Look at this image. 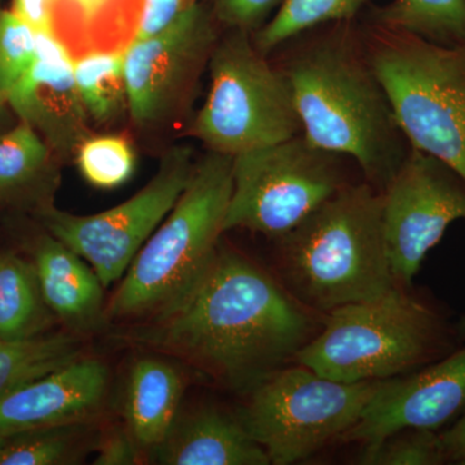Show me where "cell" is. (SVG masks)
Masks as SVG:
<instances>
[{
  "label": "cell",
  "mask_w": 465,
  "mask_h": 465,
  "mask_svg": "<svg viewBox=\"0 0 465 465\" xmlns=\"http://www.w3.org/2000/svg\"><path fill=\"white\" fill-rule=\"evenodd\" d=\"M137 326L128 339L182 358L238 391H252L282 369L313 332L292 296L255 262L225 247L179 307Z\"/></svg>",
  "instance_id": "obj_1"
},
{
  "label": "cell",
  "mask_w": 465,
  "mask_h": 465,
  "mask_svg": "<svg viewBox=\"0 0 465 465\" xmlns=\"http://www.w3.org/2000/svg\"><path fill=\"white\" fill-rule=\"evenodd\" d=\"M292 92L302 136L317 148L356 161L382 191L410 146L362 38L336 29L298 48L281 67Z\"/></svg>",
  "instance_id": "obj_2"
},
{
  "label": "cell",
  "mask_w": 465,
  "mask_h": 465,
  "mask_svg": "<svg viewBox=\"0 0 465 465\" xmlns=\"http://www.w3.org/2000/svg\"><path fill=\"white\" fill-rule=\"evenodd\" d=\"M277 241L284 281L307 307L331 312L399 286L385 249L381 192L367 182L345 183Z\"/></svg>",
  "instance_id": "obj_3"
},
{
  "label": "cell",
  "mask_w": 465,
  "mask_h": 465,
  "mask_svg": "<svg viewBox=\"0 0 465 465\" xmlns=\"http://www.w3.org/2000/svg\"><path fill=\"white\" fill-rule=\"evenodd\" d=\"M232 191V157L208 152L106 302L108 322H153L191 295L216 258Z\"/></svg>",
  "instance_id": "obj_4"
},
{
  "label": "cell",
  "mask_w": 465,
  "mask_h": 465,
  "mask_svg": "<svg viewBox=\"0 0 465 465\" xmlns=\"http://www.w3.org/2000/svg\"><path fill=\"white\" fill-rule=\"evenodd\" d=\"M460 339L458 324L436 305L397 286L371 302L333 309L296 360L332 381H381L448 356Z\"/></svg>",
  "instance_id": "obj_5"
},
{
  "label": "cell",
  "mask_w": 465,
  "mask_h": 465,
  "mask_svg": "<svg viewBox=\"0 0 465 465\" xmlns=\"http://www.w3.org/2000/svg\"><path fill=\"white\" fill-rule=\"evenodd\" d=\"M361 38L410 146L465 180V43L439 45L379 21Z\"/></svg>",
  "instance_id": "obj_6"
},
{
  "label": "cell",
  "mask_w": 465,
  "mask_h": 465,
  "mask_svg": "<svg viewBox=\"0 0 465 465\" xmlns=\"http://www.w3.org/2000/svg\"><path fill=\"white\" fill-rule=\"evenodd\" d=\"M211 54L210 90L193 134L208 152L243 154L302 134L283 70L272 65L250 33L229 30Z\"/></svg>",
  "instance_id": "obj_7"
},
{
  "label": "cell",
  "mask_w": 465,
  "mask_h": 465,
  "mask_svg": "<svg viewBox=\"0 0 465 465\" xmlns=\"http://www.w3.org/2000/svg\"><path fill=\"white\" fill-rule=\"evenodd\" d=\"M379 382L336 381L302 365L282 367L250 391L238 416L271 464L298 463L353 428Z\"/></svg>",
  "instance_id": "obj_8"
},
{
  "label": "cell",
  "mask_w": 465,
  "mask_h": 465,
  "mask_svg": "<svg viewBox=\"0 0 465 465\" xmlns=\"http://www.w3.org/2000/svg\"><path fill=\"white\" fill-rule=\"evenodd\" d=\"M339 158L302 134L235 155L224 231L280 240L347 183Z\"/></svg>",
  "instance_id": "obj_9"
},
{
  "label": "cell",
  "mask_w": 465,
  "mask_h": 465,
  "mask_svg": "<svg viewBox=\"0 0 465 465\" xmlns=\"http://www.w3.org/2000/svg\"><path fill=\"white\" fill-rule=\"evenodd\" d=\"M195 162L189 146H174L161 159L157 173L118 206L79 216L50 206L33 219L78 253L99 275L104 287L122 280L191 182Z\"/></svg>",
  "instance_id": "obj_10"
},
{
  "label": "cell",
  "mask_w": 465,
  "mask_h": 465,
  "mask_svg": "<svg viewBox=\"0 0 465 465\" xmlns=\"http://www.w3.org/2000/svg\"><path fill=\"white\" fill-rule=\"evenodd\" d=\"M381 192L391 274L399 286L409 289L449 226L465 220V180L445 162L410 148Z\"/></svg>",
  "instance_id": "obj_11"
},
{
  "label": "cell",
  "mask_w": 465,
  "mask_h": 465,
  "mask_svg": "<svg viewBox=\"0 0 465 465\" xmlns=\"http://www.w3.org/2000/svg\"><path fill=\"white\" fill-rule=\"evenodd\" d=\"M215 23L195 3L166 32L125 48L128 112L139 127L164 124L185 108L215 48Z\"/></svg>",
  "instance_id": "obj_12"
},
{
  "label": "cell",
  "mask_w": 465,
  "mask_h": 465,
  "mask_svg": "<svg viewBox=\"0 0 465 465\" xmlns=\"http://www.w3.org/2000/svg\"><path fill=\"white\" fill-rule=\"evenodd\" d=\"M464 412L465 347L379 382L360 420L341 440L369 445L407 428L440 432Z\"/></svg>",
  "instance_id": "obj_13"
},
{
  "label": "cell",
  "mask_w": 465,
  "mask_h": 465,
  "mask_svg": "<svg viewBox=\"0 0 465 465\" xmlns=\"http://www.w3.org/2000/svg\"><path fill=\"white\" fill-rule=\"evenodd\" d=\"M18 121L41 134L61 161L75 158L92 133L74 78V58L56 36L36 33V58L5 94Z\"/></svg>",
  "instance_id": "obj_14"
},
{
  "label": "cell",
  "mask_w": 465,
  "mask_h": 465,
  "mask_svg": "<svg viewBox=\"0 0 465 465\" xmlns=\"http://www.w3.org/2000/svg\"><path fill=\"white\" fill-rule=\"evenodd\" d=\"M110 375L97 358L74 362L0 399V434L38 428L91 423L103 410Z\"/></svg>",
  "instance_id": "obj_15"
},
{
  "label": "cell",
  "mask_w": 465,
  "mask_h": 465,
  "mask_svg": "<svg viewBox=\"0 0 465 465\" xmlns=\"http://www.w3.org/2000/svg\"><path fill=\"white\" fill-rule=\"evenodd\" d=\"M39 231L24 240L43 298L64 329L85 335L108 322L103 282L90 264L50 232Z\"/></svg>",
  "instance_id": "obj_16"
},
{
  "label": "cell",
  "mask_w": 465,
  "mask_h": 465,
  "mask_svg": "<svg viewBox=\"0 0 465 465\" xmlns=\"http://www.w3.org/2000/svg\"><path fill=\"white\" fill-rule=\"evenodd\" d=\"M153 457L166 465H268L264 449L251 437L240 416L202 407L177 418Z\"/></svg>",
  "instance_id": "obj_17"
},
{
  "label": "cell",
  "mask_w": 465,
  "mask_h": 465,
  "mask_svg": "<svg viewBox=\"0 0 465 465\" xmlns=\"http://www.w3.org/2000/svg\"><path fill=\"white\" fill-rule=\"evenodd\" d=\"M61 162L41 134L24 122L0 134V210L33 217L54 206Z\"/></svg>",
  "instance_id": "obj_18"
},
{
  "label": "cell",
  "mask_w": 465,
  "mask_h": 465,
  "mask_svg": "<svg viewBox=\"0 0 465 465\" xmlns=\"http://www.w3.org/2000/svg\"><path fill=\"white\" fill-rule=\"evenodd\" d=\"M185 391L179 370L162 358L134 361L124 396V421L143 454H153L173 430Z\"/></svg>",
  "instance_id": "obj_19"
},
{
  "label": "cell",
  "mask_w": 465,
  "mask_h": 465,
  "mask_svg": "<svg viewBox=\"0 0 465 465\" xmlns=\"http://www.w3.org/2000/svg\"><path fill=\"white\" fill-rule=\"evenodd\" d=\"M58 5L54 36L73 58L91 51L124 52L136 33L137 20L124 14L118 0H65Z\"/></svg>",
  "instance_id": "obj_20"
},
{
  "label": "cell",
  "mask_w": 465,
  "mask_h": 465,
  "mask_svg": "<svg viewBox=\"0 0 465 465\" xmlns=\"http://www.w3.org/2000/svg\"><path fill=\"white\" fill-rule=\"evenodd\" d=\"M54 321L30 259L17 251L0 250V341L50 331Z\"/></svg>",
  "instance_id": "obj_21"
},
{
  "label": "cell",
  "mask_w": 465,
  "mask_h": 465,
  "mask_svg": "<svg viewBox=\"0 0 465 465\" xmlns=\"http://www.w3.org/2000/svg\"><path fill=\"white\" fill-rule=\"evenodd\" d=\"M84 356L82 335L66 329L0 341V399Z\"/></svg>",
  "instance_id": "obj_22"
},
{
  "label": "cell",
  "mask_w": 465,
  "mask_h": 465,
  "mask_svg": "<svg viewBox=\"0 0 465 465\" xmlns=\"http://www.w3.org/2000/svg\"><path fill=\"white\" fill-rule=\"evenodd\" d=\"M91 423L38 428L7 437L0 449V465L76 464L94 451L97 434Z\"/></svg>",
  "instance_id": "obj_23"
},
{
  "label": "cell",
  "mask_w": 465,
  "mask_h": 465,
  "mask_svg": "<svg viewBox=\"0 0 465 465\" xmlns=\"http://www.w3.org/2000/svg\"><path fill=\"white\" fill-rule=\"evenodd\" d=\"M74 78L90 118L112 124L128 110L124 52L91 51L74 60Z\"/></svg>",
  "instance_id": "obj_24"
},
{
  "label": "cell",
  "mask_w": 465,
  "mask_h": 465,
  "mask_svg": "<svg viewBox=\"0 0 465 465\" xmlns=\"http://www.w3.org/2000/svg\"><path fill=\"white\" fill-rule=\"evenodd\" d=\"M369 0H283L271 20L253 38L260 52L268 56L300 34L324 25L348 23Z\"/></svg>",
  "instance_id": "obj_25"
},
{
  "label": "cell",
  "mask_w": 465,
  "mask_h": 465,
  "mask_svg": "<svg viewBox=\"0 0 465 465\" xmlns=\"http://www.w3.org/2000/svg\"><path fill=\"white\" fill-rule=\"evenodd\" d=\"M376 21L439 45L465 43V0H393Z\"/></svg>",
  "instance_id": "obj_26"
},
{
  "label": "cell",
  "mask_w": 465,
  "mask_h": 465,
  "mask_svg": "<svg viewBox=\"0 0 465 465\" xmlns=\"http://www.w3.org/2000/svg\"><path fill=\"white\" fill-rule=\"evenodd\" d=\"M75 161L85 182L99 189L124 185L136 167L133 146L118 134H91L79 146Z\"/></svg>",
  "instance_id": "obj_27"
},
{
  "label": "cell",
  "mask_w": 465,
  "mask_h": 465,
  "mask_svg": "<svg viewBox=\"0 0 465 465\" xmlns=\"http://www.w3.org/2000/svg\"><path fill=\"white\" fill-rule=\"evenodd\" d=\"M361 464L440 465L449 464L440 432L407 428L379 442L363 445Z\"/></svg>",
  "instance_id": "obj_28"
},
{
  "label": "cell",
  "mask_w": 465,
  "mask_h": 465,
  "mask_svg": "<svg viewBox=\"0 0 465 465\" xmlns=\"http://www.w3.org/2000/svg\"><path fill=\"white\" fill-rule=\"evenodd\" d=\"M36 58V33L14 12H0V92L7 94Z\"/></svg>",
  "instance_id": "obj_29"
},
{
  "label": "cell",
  "mask_w": 465,
  "mask_h": 465,
  "mask_svg": "<svg viewBox=\"0 0 465 465\" xmlns=\"http://www.w3.org/2000/svg\"><path fill=\"white\" fill-rule=\"evenodd\" d=\"M283 0H207L216 23L229 30L251 33L264 25Z\"/></svg>",
  "instance_id": "obj_30"
},
{
  "label": "cell",
  "mask_w": 465,
  "mask_h": 465,
  "mask_svg": "<svg viewBox=\"0 0 465 465\" xmlns=\"http://www.w3.org/2000/svg\"><path fill=\"white\" fill-rule=\"evenodd\" d=\"M197 0H142L134 39H148L166 32Z\"/></svg>",
  "instance_id": "obj_31"
},
{
  "label": "cell",
  "mask_w": 465,
  "mask_h": 465,
  "mask_svg": "<svg viewBox=\"0 0 465 465\" xmlns=\"http://www.w3.org/2000/svg\"><path fill=\"white\" fill-rule=\"evenodd\" d=\"M94 465H134L142 463L143 451L128 428H114L97 437Z\"/></svg>",
  "instance_id": "obj_32"
},
{
  "label": "cell",
  "mask_w": 465,
  "mask_h": 465,
  "mask_svg": "<svg viewBox=\"0 0 465 465\" xmlns=\"http://www.w3.org/2000/svg\"><path fill=\"white\" fill-rule=\"evenodd\" d=\"M57 0H14L12 12L35 33L54 34Z\"/></svg>",
  "instance_id": "obj_33"
},
{
  "label": "cell",
  "mask_w": 465,
  "mask_h": 465,
  "mask_svg": "<svg viewBox=\"0 0 465 465\" xmlns=\"http://www.w3.org/2000/svg\"><path fill=\"white\" fill-rule=\"evenodd\" d=\"M440 437L449 463L458 464L465 457V412L449 428L440 430Z\"/></svg>",
  "instance_id": "obj_34"
},
{
  "label": "cell",
  "mask_w": 465,
  "mask_h": 465,
  "mask_svg": "<svg viewBox=\"0 0 465 465\" xmlns=\"http://www.w3.org/2000/svg\"><path fill=\"white\" fill-rule=\"evenodd\" d=\"M17 122V116L11 106H9L7 97L0 92V134L14 127Z\"/></svg>",
  "instance_id": "obj_35"
},
{
  "label": "cell",
  "mask_w": 465,
  "mask_h": 465,
  "mask_svg": "<svg viewBox=\"0 0 465 465\" xmlns=\"http://www.w3.org/2000/svg\"><path fill=\"white\" fill-rule=\"evenodd\" d=\"M458 330H459V333H460V338L464 339L465 338V316L463 318H461L460 321H459Z\"/></svg>",
  "instance_id": "obj_36"
},
{
  "label": "cell",
  "mask_w": 465,
  "mask_h": 465,
  "mask_svg": "<svg viewBox=\"0 0 465 465\" xmlns=\"http://www.w3.org/2000/svg\"><path fill=\"white\" fill-rule=\"evenodd\" d=\"M5 440H7V437L2 436V434H0V449H2L3 445H5Z\"/></svg>",
  "instance_id": "obj_37"
},
{
  "label": "cell",
  "mask_w": 465,
  "mask_h": 465,
  "mask_svg": "<svg viewBox=\"0 0 465 465\" xmlns=\"http://www.w3.org/2000/svg\"><path fill=\"white\" fill-rule=\"evenodd\" d=\"M459 465H465V457L463 459H461L460 461H459L458 463Z\"/></svg>",
  "instance_id": "obj_38"
}]
</instances>
